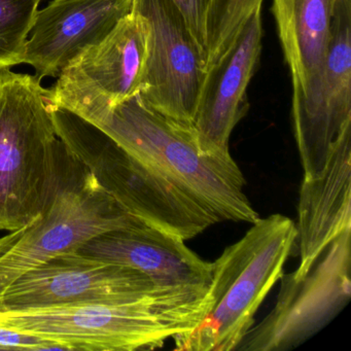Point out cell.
Wrapping results in <instances>:
<instances>
[{
    "mask_svg": "<svg viewBox=\"0 0 351 351\" xmlns=\"http://www.w3.org/2000/svg\"><path fill=\"white\" fill-rule=\"evenodd\" d=\"M180 12L202 54L204 63L207 57V38L211 0H171Z\"/></svg>",
    "mask_w": 351,
    "mask_h": 351,
    "instance_id": "obj_19",
    "label": "cell"
},
{
    "mask_svg": "<svg viewBox=\"0 0 351 351\" xmlns=\"http://www.w3.org/2000/svg\"><path fill=\"white\" fill-rule=\"evenodd\" d=\"M336 0H273L272 13L293 85L291 106L313 100L324 77Z\"/></svg>",
    "mask_w": 351,
    "mask_h": 351,
    "instance_id": "obj_16",
    "label": "cell"
},
{
    "mask_svg": "<svg viewBox=\"0 0 351 351\" xmlns=\"http://www.w3.org/2000/svg\"><path fill=\"white\" fill-rule=\"evenodd\" d=\"M264 0H211L209 21L226 34H237Z\"/></svg>",
    "mask_w": 351,
    "mask_h": 351,
    "instance_id": "obj_18",
    "label": "cell"
},
{
    "mask_svg": "<svg viewBox=\"0 0 351 351\" xmlns=\"http://www.w3.org/2000/svg\"><path fill=\"white\" fill-rule=\"evenodd\" d=\"M184 241L173 234L143 225L106 232L77 252L135 269L158 289L206 295L211 283V263L203 261Z\"/></svg>",
    "mask_w": 351,
    "mask_h": 351,
    "instance_id": "obj_13",
    "label": "cell"
},
{
    "mask_svg": "<svg viewBox=\"0 0 351 351\" xmlns=\"http://www.w3.org/2000/svg\"><path fill=\"white\" fill-rule=\"evenodd\" d=\"M147 26L131 10L104 40L75 57L47 89L49 104L96 124L116 104L141 92Z\"/></svg>",
    "mask_w": 351,
    "mask_h": 351,
    "instance_id": "obj_8",
    "label": "cell"
},
{
    "mask_svg": "<svg viewBox=\"0 0 351 351\" xmlns=\"http://www.w3.org/2000/svg\"><path fill=\"white\" fill-rule=\"evenodd\" d=\"M42 0H0V69L23 63Z\"/></svg>",
    "mask_w": 351,
    "mask_h": 351,
    "instance_id": "obj_17",
    "label": "cell"
},
{
    "mask_svg": "<svg viewBox=\"0 0 351 351\" xmlns=\"http://www.w3.org/2000/svg\"><path fill=\"white\" fill-rule=\"evenodd\" d=\"M95 126L221 221L260 219L244 193L245 178L235 160L207 155L192 127L152 108L137 93L116 104Z\"/></svg>",
    "mask_w": 351,
    "mask_h": 351,
    "instance_id": "obj_1",
    "label": "cell"
},
{
    "mask_svg": "<svg viewBox=\"0 0 351 351\" xmlns=\"http://www.w3.org/2000/svg\"><path fill=\"white\" fill-rule=\"evenodd\" d=\"M252 225L211 263L210 307L196 328L173 338L176 350H236L254 326L297 244V228L282 215L260 217Z\"/></svg>",
    "mask_w": 351,
    "mask_h": 351,
    "instance_id": "obj_4",
    "label": "cell"
},
{
    "mask_svg": "<svg viewBox=\"0 0 351 351\" xmlns=\"http://www.w3.org/2000/svg\"><path fill=\"white\" fill-rule=\"evenodd\" d=\"M270 313L248 330L238 351L295 348L328 326L351 298V228L339 234L304 272L281 275Z\"/></svg>",
    "mask_w": 351,
    "mask_h": 351,
    "instance_id": "obj_7",
    "label": "cell"
},
{
    "mask_svg": "<svg viewBox=\"0 0 351 351\" xmlns=\"http://www.w3.org/2000/svg\"><path fill=\"white\" fill-rule=\"evenodd\" d=\"M304 178H317L335 143L351 127V0H336L324 77L317 95L291 106Z\"/></svg>",
    "mask_w": 351,
    "mask_h": 351,
    "instance_id": "obj_11",
    "label": "cell"
},
{
    "mask_svg": "<svg viewBox=\"0 0 351 351\" xmlns=\"http://www.w3.org/2000/svg\"><path fill=\"white\" fill-rule=\"evenodd\" d=\"M51 110L59 139L129 215L184 240L219 223L101 129L63 108Z\"/></svg>",
    "mask_w": 351,
    "mask_h": 351,
    "instance_id": "obj_5",
    "label": "cell"
},
{
    "mask_svg": "<svg viewBox=\"0 0 351 351\" xmlns=\"http://www.w3.org/2000/svg\"><path fill=\"white\" fill-rule=\"evenodd\" d=\"M131 10L132 0H53L36 14L23 63L32 65L40 80L57 77L83 51L104 40Z\"/></svg>",
    "mask_w": 351,
    "mask_h": 351,
    "instance_id": "obj_14",
    "label": "cell"
},
{
    "mask_svg": "<svg viewBox=\"0 0 351 351\" xmlns=\"http://www.w3.org/2000/svg\"><path fill=\"white\" fill-rule=\"evenodd\" d=\"M295 228L298 272L307 270L332 239L351 228V127L337 139L324 171L304 178Z\"/></svg>",
    "mask_w": 351,
    "mask_h": 351,
    "instance_id": "obj_15",
    "label": "cell"
},
{
    "mask_svg": "<svg viewBox=\"0 0 351 351\" xmlns=\"http://www.w3.org/2000/svg\"><path fill=\"white\" fill-rule=\"evenodd\" d=\"M178 293L203 295L158 289L149 277L135 269L73 252L56 256L16 279L0 293V312L73 304L118 303Z\"/></svg>",
    "mask_w": 351,
    "mask_h": 351,
    "instance_id": "obj_9",
    "label": "cell"
},
{
    "mask_svg": "<svg viewBox=\"0 0 351 351\" xmlns=\"http://www.w3.org/2000/svg\"><path fill=\"white\" fill-rule=\"evenodd\" d=\"M143 225L147 223L106 194L65 147L54 202L32 223L0 237V293L24 273L61 254L77 252L96 236Z\"/></svg>",
    "mask_w": 351,
    "mask_h": 351,
    "instance_id": "obj_6",
    "label": "cell"
},
{
    "mask_svg": "<svg viewBox=\"0 0 351 351\" xmlns=\"http://www.w3.org/2000/svg\"><path fill=\"white\" fill-rule=\"evenodd\" d=\"M262 8L244 24L230 50L205 73L192 128L207 155L229 157L230 136L248 110L250 80L262 52Z\"/></svg>",
    "mask_w": 351,
    "mask_h": 351,
    "instance_id": "obj_12",
    "label": "cell"
},
{
    "mask_svg": "<svg viewBox=\"0 0 351 351\" xmlns=\"http://www.w3.org/2000/svg\"><path fill=\"white\" fill-rule=\"evenodd\" d=\"M211 298L178 293L118 303L0 312V326L59 343L65 351L153 350L196 328Z\"/></svg>",
    "mask_w": 351,
    "mask_h": 351,
    "instance_id": "obj_2",
    "label": "cell"
},
{
    "mask_svg": "<svg viewBox=\"0 0 351 351\" xmlns=\"http://www.w3.org/2000/svg\"><path fill=\"white\" fill-rule=\"evenodd\" d=\"M36 75L0 69V231H15L54 202L65 145Z\"/></svg>",
    "mask_w": 351,
    "mask_h": 351,
    "instance_id": "obj_3",
    "label": "cell"
},
{
    "mask_svg": "<svg viewBox=\"0 0 351 351\" xmlns=\"http://www.w3.org/2000/svg\"><path fill=\"white\" fill-rule=\"evenodd\" d=\"M1 350H65V348L54 341L0 326V351Z\"/></svg>",
    "mask_w": 351,
    "mask_h": 351,
    "instance_id": "obj_20",
    "label": "cell"
},
{
    "mask_svg": "<svg viewBox=\"0 0 351 351\" xmlns=\"http://www.w3.org/2000/svg\"><path fill=\"white\" fill-rule=\"evenodd\" d=\"M147 26V56L141 94L164 116L192 127L205 63L171 0H132Z\"/></svg>",
    "mask_w": 351,
    "mask_h": 351,
    "instance_id": "obj_10",
    "label": "cell"
}]
</instances>
